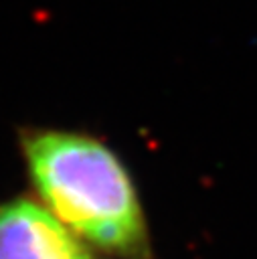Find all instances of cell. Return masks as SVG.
Instances as JSON below:
<instances>
[{
    "label": "cell",
    "instance_id": "cell-1",
    "mask_svg": "<svg viewBox=\"0 0 257 259\" xmlns=\"http://www.w3.org/2000/svg\"><path fill=\"white\" fill-rule=\"evenodd\" d=\"M24 160L42 204L81 241L127 259H152L142 204L119 158L73 132H30Z\"/></svg>",
    "mask_w": 257,
    "mask_h": 259
},
{
    "label": "cell",
    "instance_id": "cell-2",
    "mask_svg": "<svg viewBox=\"0 0 257 259\" xmlns=\"http://www.w3.org/2000/svg\"><path fill=\"white\" fill-rule=\"evenodd\" d=\"M0 259H91V253L45 204L12 198L0 204Z\"/></svg>",
    "mask_w": 257,
    "mask_h": 259
}]
</instances>
